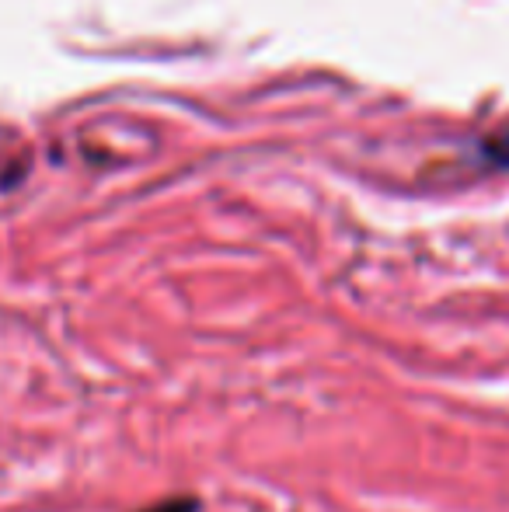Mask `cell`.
Instances as JSON below:
<instances>
[{
	"label": "cell",
	"instance_id": "obj_1",
	"mask_svg": "<svg viewBox=\"0 0 509 512\" xmlns=\"http://www.w3.org/2000/svg\"><path fill=\"white\" fill-rule=\"evenodd\" d=\"M478 154H482V161L492 164V168H509V126L485 136V140L478 143Z\"/></svg>",
	"mask_w": 509,
	"mask_h": 512
},
{
	"label": "cell",
	"instance_id": "obj_2",
	"mask_svg": "<svg viewBox=\"0 0 509 512\" xmlns=\"http://www.w3.org/2000/svg\"><path fill=\"white\" fill-rule=\"evenodd\" d=\"M196 499H171V502H161V506L147 509V512H196Z\"/></svg>",
	"mask_w": 509,
	"mask_h": 512
}]
</instances>
